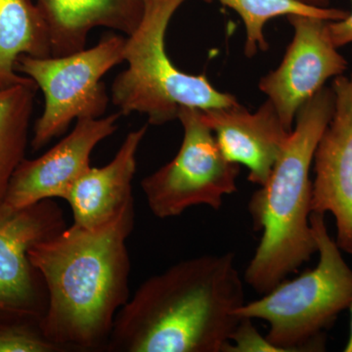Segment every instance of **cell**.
Segmentation results:
<instances>
[{"label": "cell", "instance_id": "cell-15", "mask_svg": "<svg viewBox=\"0 0 352 352\" xmlns=\"http://www.w3.org/2000/svg\"><path fill=\"white\" fill-rule=\"evenodd\" d=\"M51 56L50 31L36 0H0V88L29 82L18 58Z\"/></svg>", "mask_w": 352, "mask_h": 352}, {"label": "cell", "instance_id": "cell-8", "mask_svg": "<svg viewBox=\"0 0 352 352\" xmlns=\"http://www.w3.org/2000/svg\"><path fill=\"white\" fill-rule=\"evenodd\" d=\"M63 210L54 200L22 208L0 201V320L41 326L48 294L30 249L66 228Z\"/></svg>", "mask_w": 352, "mask_h": 352}, {"label": "cell", "instance_id": "cell-3", "mask_svg": "<svg viewBox=\"0 0 352 352\" xmlns=\"http://www.w3.org/2000/svg\"><path fill=\"white\" fill-rule=\"evenodd\" d=\"M333 108L332 87H324L303 104L270 178L250 200L254 229L263 231V236L244 279L261 295L287 279L317 252L309 220L310 170Z\"/></svg>", "mask_w": 352, "mask_h": 352}, {"label": "cell", "instance_id": "cell-14", "mask_svg": "<svg viewBox=\"0 0 352 352\" xmlns=\"http://www.w3.org/2000/svg\"><path fill=\"white\" fill-rule=\"evenodd\" d=\"M51 43V56L85 50L92 29L105 27L131 36L142 21L145 0H36Z\"/></svg>", "mask_w": 352, "mask_h": 352}, {"label": "cell", "instance_id": "cell-16", "mask_svg": "<svg viewBox=\"0 0 352 352\" xmlns=\"http://www.w3.org/2000/svg\"><path fill=\"white\" fill-rule=\"evenodd\" d=\"M38 87L32 80L0 88V201L25 159L30 122Z\"/></svg>", "mask_w": 352, "mask_h": 352}, {"label": "cell", "instance_id": "cell-22", "mask_svg": "<svg viewBox=\"0 0 352 352\" xmlns=\"http://www.w3.org/2000/svg\"><path fill=\"white\" fill-rule=\"evenodd\" d=\"M302 3L315 7H321V8H327L330 4V0H298Z\"/></svg>", "mask_w": 352, "mask_h": 352}, {"label": "cell", "instance_id": "cell-4", "mask_svg": "<svg viewBox=\"0 0 352 352\" xmlns=\"http://www.w3.org/2000/svg\"><path fill=\"white\" fill-rule=\"evenodd\" d=\"M186 0H145L142 21L126 38L129 67L113 80L112 100L122 115L134 112L154 126L178 119L183 107L201 110L238 105L232 94L219 91L207 76L190 75L176 68L166 50L171 18Z\"/></svg>", "mask_w": 352, "mask_h": 352}, {"label": "cell", "instance_id": "cell-2", "mask_svg": "<svg viewBox=\"0 0 352 352\" xmlns=\"http://www.w3.org/2000/svg\"><path fill=\"white\" fill-rule=\"evenodd\" d=\"M235 254H205L148 278L120 308L107 352H222L241 319Z\"/></svg>", "mask_w": 352, "mask_h": 352}, {"label": "cell", "instance_id": "cell-20", "mask_svg": "<svg viewBox=\"0 0 352 352\" xmlns=\"http://www.w3.org/2000/svg\"><path fill=\"white\" fill-rule=\"evenodd\" d=\"M328 28L336 47L340 48L352 43V10L342 20L329 21Z\"/></svg>", "mask_w": 352, "mask_h": 352}, {"label": "cell", "instance_id": "cell-9", "mask_svg": "<svg viewBox=\"0 0 352 352\" xmlns=\"http://www.w3.org/2000/svg\"><path fill=\"white\" fill-rule=\"evenodd\" d=\"M293 41L281 64L261 78L258 87L276 109L285 129L293 131L296 113L325 87L330 78L344 75L347 61L329 32V21L310 16H287Z\"/></svg>", "mask_w": 352, "mask_h": 352}, {"label": "cell", "instance_id": "cell-18", "mask_svg": "<svg viewBox=\"0 0 352 352\" xmlns=\"http://www.w3.org/2000/svg\"><path fill=\"white\" fill-rule=\"evenodd\" d=\"M0 352H62L39 324L0 320Z\"/></svg>", "mask_w": 352, "mask_h": 352}, {"label": "cell", "instance_id": "cell-21", "mask_svg": "<svg viewBox=\"0 0 352 352\" xmlns=\"http://www.w3.org/2000/svg\"><path fill=\"white\" fill-rule=\"evenodd\" d=\"M337 244L342 251H344L352 256V239L340 241V242H337ZM349 309H351V333H349V342H347L346 346H344V351L346 352H352V302Z\"/></svg>", "mask_w": 352, "mask_h": 352}, {"label": "cell", "instance_id": "cell-5", "mask_svg": "<svg viewBox=\"0 0 352 352\" xmlns=\"http://www.w3.org/2000/svg\"><path fill=\"white\" fill-rule=\"evenodd\" d=\"M309 220L319 254L316 267L285 279L235 312L240 319L267 322L266 339L280 351H321L323 333L352 302V270L328 232L325 214L311 212Z\"/></svg>", "mask_w": 352, "mask_h": 352}, {"label": "cell", "instance_id": "cell-10", "mask_svg": "<svg viewBox=\"0 0 352 352\" xmlns=\"http://www.w3.org/2000/svg\"><path fill=\"white\" fill-rule=\"evenodd\" d=\"M122 113L82 119L66 138L34 160L25 159L11 178L3 201L22 208L44 200L66 198L73 185L90 168L94 148L117 131Z\"/></svg>", "mask_w": 352, "mask_h": 352}, {"label": "cell", "instance_id": "cell-17", "mask_svg": "<svg viewBox=\"0 0 352 352\" xmlns=\"http://www.w3.org/2000/svg\"><path fill=\"white\" fill-rule=\"evenodd\" d=\"M214 1V0H205ZM239 14L247 32L245 56L252 58L258 50H268L264 38L266 23L280 16L302 15L326 21H340L347 16V11L336 8H321L307 6L298 0H215Z\"/></svg>", "mask_w": 352, "mask_h": 352}, {"label": "cell", "instance_id": "cell-12", "mask_svg": "<svg viewBox=\"0 0 352 352\" xmlns=\"http://www.w3.org/2000/svg\"><path fill=\"white\" fill-rule=\"evenodd\" d=\"M201 112L226 159L244 164L249 182L263 186L292 132L285 129L273 104L264 102L256 113H250L240 103Z\"/></svg>", "mask_w": 352, "mask_h": 352}, {"label": "cell", "instance_id": "cell-7", "mask_svg": "<svg viewBox=\"0 0 352 352\" xmlns=\"http://www.w3.org/2000/svg\"><path fill=\"white\" fill-rule=\"evenodd\" d=\"M178 119L184 129L179 151L141 183L150 210L161 219L195 206L219 210L224 197L237 191L240 164L224 156L201 109L183 107Z\"/></svg>", "mask_w": 352, "mask_h": 352}, {"label": "cell", "instance_id": "cell-19", "mask_svg": "<svg viewBox=\"0 0 352 352\" xmlns=\"http://www.w3.org/2000/svg\"><path fill=\"white\" fill-rule=\"evenodd\" d=\"M281 352L270 340L264 338L252 325V319L241 318L231 336L226 352Z\"/></svg>", "mask_w": 352, "mask_h": 352}, {"label": "cell", "instance_id": "cell-11", "mask_svg": "<svg viewBox=\"0 0 352 352\" xmlns=\"http://www.w3.org/2000/svg\"><path fill=\"white\" fill-rule=\"evenodd\" d=\"M335 108L314 154L312 212H331L337 242L352 239V73L333 78Z\"/></svg>", "mask_w": 352, "mask_h": 352}, {"label": "cell", "instance_id": "cell-6", "mask_svg": "<svg viewBox=\"0 0 352 352\" xmlns=\"http://www.w3.org/2000/svg\"><path fill=\"white\" fill-rule=\"evenodd\" d=\"M126 41L111 34L94 47L66 56L18 58L16 71L34 80L44 96L43 112L34 126L32 151L63 135L74 120L103 116L109 97L102 78L124 61Z\"/></svg>", "mask_w": 352, "mask_h": 352}, {"label": "cell", "instance_id": "cell-13", "mask_svg": "<svg viewBox=\"0 0 352 352\" xmlns=\"http://www.w3.org/2000/svg\"><path fill=\"white\" fill-rule=\"evenodd\" d=\"M146 131L145 126L129 132L110 163L102 168L90 166L73 185L65 198L73 212V224L90 230L100 228L134 201L136 154Z\"/></svg>", "mask_w": 352, "mask_h": 352}, {"label": "cell", "instance_id": "cell-1", "mask_svg": "<svg viewBox=\"0 0 352 352\" xmlns=\"http://www.w3.org/2000/svg\"><path fill=\"white\" fill-rule=\"evenodd\" d=\"M134 222L132 201L107 226L72 224L30 249L47 289L41 329L62 352L106 351L116 316L131 298L126 241Z\"/></svg>", "mask_w": 352, "mask_h": 352}]
</instances>
